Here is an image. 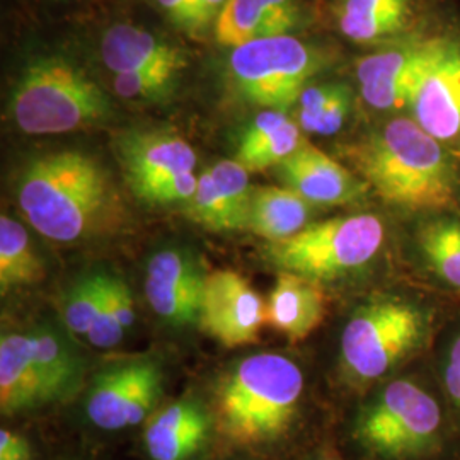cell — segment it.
<instances>
[{"instance_id": "obj_7", "label": "cell", "mask_w": 460, "mask_h": 460, "mask_svg": "<svg viewBox=\"0 0 460 460\" xmlns=\"http://www.w3.org/2000/svg\"><path fill=\"white\" fill-rule=\"evenodd\" d=\"M442 410L437 399L411 378L384 385L365 408L355 437L384 460H416L429 456L440 444Z\"/></svg>"}, {"instance_id": "obj_12", "label": "cell", "mask_w": 460, "mask_h": 460, "mask_svg": "<svg viewBox=\"0 0 460 460\" xmlns=\"http://www.w3.org/2000/svg\"><path fill=\"white\" fill-rule=\"evenodd\" d=\"M207 275L184 251L163 249L147 264L146 296L161 319L184 326L199 321Z\"/></svg>"}, {"instance_id": "obj_21", "label": "cell", "mask_w": 460, "mask_h": 460, "mask_svg": "<svg viewBox=\"0 0 460 460\" xmlns=\"http://www.w3.org/2000/svg\"><path fill=\"white\" fill-rule=\"evenodd\" d=\"M30 336L45 404L75 394L84 374L83 360L75 348L51 324L36 326Z\"/></svg>"}, {"instance_id": "obj_20", "label": "cell", "mask_w": 460, "mask_h": 460, "mask_svg": "<svg viewBox=\"0 0 460 460\" xmlns=\"http://www.w3.org/2000/svg\"><path fill=\"white\" fill-rule=\"evenodd\" d=\"M302 128L283 111H263L241 135L235 161L247 172L277 167L302 146Z\"/></svg>"}, {"instance_id": "obj_33", "label": "cell", "mask_w": 460, "mask_h": 460, "mask_svg": "<svg viewBox=\"0 0 460 460\" xmlns=\"http://www.w3.org/2000/svg\"><path fill=\"white\" fill-rule=\"evenodd\" d=\"M198 186V176L193 172H182L178 176H172L169 180L154 186L150 191L144 195V201L148 203H178V201H188L195 195Z\"/></svg>"}, {"instance_id": "obj_22", "label": "cell", "mask_w": 460, "mask_h": 460, "mask_svg": "<svg viewBox=\"0 0 460 460\" xmlns=\"http://www.w3.org/2000/svg\"><path fill=\"white\" fill-rule=\"evenodd\" d=\"M313 203L287 186L252 190L247 230L270 244L287 241L313 224Z\"/></svg>"}, {"instance_id": "obj_8", "label": "cell", "mask_w": 460, "mask_h": 460, "mask_svg": "<svg viewBox=\"0 0 460 460\" xmlns=\"http://www.w3.org/2000/svg\"><path fill=\"white\" fill-rule=\"evenodd\" d=\"M323 66L317 49L292 34L258 40L232 49L230 81L247 102L283 111L298 102Z\"/></svg>"}, {"instance_id": "obj_32", "label": "cell", "mask_w": 460, "mask_h": 460, "mask_svg": "<svg viewBox=\"0 0 460 460\" xmlns=\"http://www.w3.org/2000/svg\"><path fill=\"white\" fill-rule=\"evenodd\" d=\"M123 334H125V328L121 326V323H119V319L116 315L115 305L111 302L110 287H108L106 302H104L101 313L98 314L96 321L93 323V326H91L89 332L85 336H87L91 345L106 349V348H113V346L119 345Z\"/></svg>"}, {"instance_id": "obj_36", "label": "cell", "mask_w": 460, "mask_h": 460, "mask_svg": "<svg viewBox=\"0 0 460 460\" xmlns=\"http://www.w3.org/2000/svg\"><path fill=\"white\" fill-rule=\"evenodd\" d=\"M110 296L115 305L116 315H118L121 326L125 328V331L132 328L133 323H135V304H133L132 292L127 287V283L123 279L111 277Z\"/></svg>"}, {"instance_id": "obj_15", "label": "cell", "mask_w": 460, "mask_h": 460, "mask_svg": "<svg viewBox=\"0 0 460 460\" xmlns=\"http://www.w3.org/2000/svg\"><path fill=\"white\" fill-rule=\"evenodd\" d=\"M326 315V296L321 283L279 271L264 304V324L292 343L309 338Z\"/></svg>"}, {"instance_id": "obj_24", "label": "cell", "mask_w": 460, "mask_h": 460, "mask_svg": "<svg viewBox=\"0 0 460 460\" xmlns=\"http://www.w3.org/2000/svg\"><path fill=\"white\" fill-rule=\"evenodd\" d=\"M142 368L144 362L127 363L99 374L85 404V412L96 427L106 431L128 428L133 391Z\"/></svg>"}, {"instance_id": "obj_11", "label": "cell", "mask_w": 460, "mask_h": 460, "mask_svg": "<svg viewBox=\"0 0 460 460\" xmlns=\"http://www.w3.org/2000/svg\"><path fill=\"white\" fill-rule=\"evenodd\" d=\"M408 110L412 119L445 147L460 146L459 38L442 36Z\"/></svg>"}, {"instance_id": "obj_16", "label": "cell", "mask_w": 460, "mask_h": 460, "mask_svg": "<svg viewBox=\"0 0 460 460\" xmlns=\"http://www.w3.org/2000/svg\"><path fill=\"white\" fill-rule=\"evenodd\" d=\"M302 21L296 0H227L215 21V38L226 47L285 36Z\"/></svg>"}, {"instance_id": "obj_25", "label": "cell", "mask_w": 460, "mask_h": 460, "mask_svg": "<svg viewBox=\"0 0 460 460\" xmlns=\"http://www.w3.org/2000/svg\"><path fill=\"white\" fill-rule=\"evenodd\" d=\"M45 277V266L26 229L14 218L0 217V292L33 285Z\"/></svg>"}, {"instance_id": "obj_9", "label": "cell", "mask_w": 460, "mask_h": 460, "mask_svg": "<svg viewBox=\"0 0 460 460\" xmlns=\"http://www.w3.org/2000/svg\"><path fill=\"white\" fill-rule=\"evenodd\" d=\"M442 36H420L391 49L363 57L357 64V79L363 101L377 111L410 108L412 94Z\"/></svg>"}, {"instance_id": "obj_40", "label": "cell", "mask_w": 460, "mask_h": 460, "mask_svg": "<svg viewBox=\"0 0 460 460\" xmlns=\"http://www.w3.org/2000/svg\"><path fill=\"white\" fill-rule=\"evenodd\" d=\"M323 460H336V459H323Z\"/></svg>"}, {"instance_id": "obj_26", "label": "cell", "mask_w": 460, "mask_h": 460, "mask_svg": "<svg viewBox=\"0 0 460 460\" xmlns=\"http://www.w3.org/2000/svg\"><path fill=\"white\" fill-rule=\"evenodd\" d=\"M418 249L429 270L460 292V220L438 217L418 230Z\"/></svg>"}, {"instance_id": "obj_37", "label": "cell", "mask_w": 460, "mask_h": 460, "mask_svg": "<svg viewBox=\"0 0 460 460\" xmlns=\"http://www.w3.org/2000/svg\"><path fill=\"white\" fill-rule=\"evenodd\" d=\"M0 460H31V447L28 440L14 431L0 429Z\"/></svg>"}, {"instance_id": "obj_6", "label": "cell", "mask_w": 460, "mask_h": 460, "mask_svg": "<svg viewBox=\"0 0 460 460\" xmlns=\"http://www.w3.org/2000/svg\"><path fill=\"white\" fill-rule=\"evenodd\" d=\"M385 229L374 214L343 215L313 222L294 237L268 246L279 271L313 281H331L358 271L377 258Z\"/></svg>"}, {"instance_id": "obj_1", "label": "cell", "mask_w": 460, "mask_h": 460, "mask_svg": "<svg viewBox=\"0 0 460 460\" xmlns=\"http://www.w3.org/2000/svg\"><path fill=\"white\" fill-rule=\"evenodd\" d=\"M26 220L55 243H79L116 227L121 201L110 172L79 150L36 157L19 176Z\"/></svg>"}, {"instance_id": "obj_4", "label": "cell", "mask_w": 460, "mask_h": 460, "mask_svg": "<svg viewBox=\"0 0 460 460\" xmlns=\"http://www.w3.org/2000/svg\"><path fill=\"white\" fill-rule=\"evenodd\" d=\"M111 111L110 98L62 57H40L21 74L11 99L17 127L30 135H58L93 127Z\"/></svg>"}, {"instance_id": "obj_38", "label": "cell", "mask_w": 460, "mask_h": 460, "mask_svg": "<svg viewBox=\"0 0 460 460\" xmlns=\"http://www.w3.org/2000/svg\"><path fill=\"white\" fill-rule=\"evenodd\" d=\"M227 0H193L191 31H203L212 21H217Z\"/></svg>"}, {"instance_id": "obj_10", "label": "cell", "mask_w": 460, "mask_h": 460, "mask_svg": "<svg viewBox=\"0 0 460 460\" xmlns=\"http://www.w3.org/2000/svg\"><path fill=\"white\" fill-rule=\"evenodd\" d=\"M199 323L227 348L252 345L264 326L263 298L241 273L215 270L205 279Z\"/></svg>"}, {"instance_id": "obj_29", "label": "cell", "mask_w": 460, "mask_h": 460, "mask_svg": "<svg viewBox=\"0 0 460 460\" xmlns=\"http://www.w3.org/2000/svg\"><path fill=\"white\" fill-rule=\"evenodd\" d=\"M186 203H188L186 212L190 215V218L199 226L210 230H218V232L235 230L229 210L215 186L210 169L203 171L198 176L197 191Z\"/></svg>"}, {"instance_id": "obj_27", "label": "cell", "mask_w": 460, "mask_h": 460, "mask_svg": "<svg viewBox=\"0 0 460 460\" xmlns=\"http://www.w3.org/2000/svg\"><path fill=\"white\" fill-rule=\"evenodd\" d=\"M110 279L104 273H94L81 279L66 298L64 319L66 328L75 334H87L93 323L101 313L106 296Z\"/></svg>"}, {"instance_id": "obj_28", "label": "cell", "mask_w": 460, "mask_h": 460, "mask_svg": "<svg viewBox=\"0 0 460 460\" xmlns=\"http://www.w3.org/2000/svg\"><path fill=\"white\" fill-rule=\"evenodd\" d=\"M215 186L229 210L234 229H247L252 188L246 167L235 159H226L210 167Z\"/></svg>"}, {"instance_id": "obj_39", "label": "cell", "mask_w": 460, "mask_h": 460, "mask_svg": "<svg viewBox=\"0 0 460 460\" xmlns=\"http://www.w3.org/2000/svg\"><path fill=\"white\" fill-rule=\"evenodd\" d=\"M157 4L178 28L191 31L193 0H157Z\"/></svg>"}, {"instance_id": "obj_34", "label": "cell", "mask_w": 460, "mask_h": 460, "mask_svg": "<svg viewBox=\"0 0 460 460\" xmlns=\"http://www.w3.org/2000/svg\"><path fill=\"white\" fill-rule=\"evenodd\" d=\"M351 110V89L345 84H338L334 96L329 101L328 108L317 125V135H334L345 125L346 116Z\"/></svg>"}, {"instance_id": "obj_35", "label": "cell", "mask_w": 460, "mask_h": 460, "mask_svg": "<svg viewBox=\"0 0 460 460\" xmlns=\"http://www.w3.org/2000/svg\"><path fill=\"white\" fill-rule=\"evenodd\" d=\"M442 380L447 394L460 414V332L447 348L442 362Z\"/></svg>"}, {"instance_id": "obj_2", "label": "cell", "mask_w": 460, "mask_h": 460, "mask_svg": "<svg viewBox=\"0 0 460 460\" xmlns=\"http://www.w3.org/2000/svg\"><path fill=\"white\" fill-rule=\"evenodd\" d=\"M349 161L387 205L406 212H442L459 195L452 152L411 116H397L348 148Z\"/></svg>"}, {"instance_id": "obj_13", "label": "cell", "mask_w": 460, "mask_h": 460, "mask_svg": "<svg viewBox=\"0 0 460 460\" xmlns=\"http://www.w3.org/2000/svg\"><path fill=\"white\" fill-rule=\"evenodd\" d=\"M118 157L127 181L140 199L154 186L182 172H193L197 165L193 147L180 135L165 130L127 133L118 144Z\"/></svg>"}, {"instance_id": "obj_30", "label": "cell", "mask_w": 460, "mask_h": 460, "mask_svg": "<svg viewBox=\"0 0 460 460\" xmlns=\"http://www.w3.org/2000/svg\"><path fill=\"white\" fill-rule=\"evenodd\" d=\"M176 72L169 70H140L115 74L113 87L119 98L132 101H157L164 98L176 81Z\"/></svg>"}, {"instance_id": "obj_5", "label": "cell", "mask_w": 460, "mask_h": 460, "mask_svg": "<svg viewBox=\"0 0 460 460\" xmlns=\"http://www.w3.org/2000/svg\"><path fill=\"white\" fill-rule=\"evenodd\" d=\"M431 319L428 307L406 296H378L365 304L341 332L346 374L360 382L385 377L427 343Z\"/></svg>"}, {"instance_id": "obj_3", "label": "cell", "mask_w": 460, "mask_h": 460, "mask_svg": "<svg viewBox=\"0 0 460 460\" xmlns=\"http://www.w3.org/2000/svg\"><path fill=\"white\" fill-rule=\"evenodd\" d=\"M304 394V376L279 353H260L235 365L217 393V423L237 445L279 438L294 421Z\"/></svg>"}, {"instance_id": "obj_19", "label": "cell", "mask_w": 460, "mask_h": 460, "mask_svg": "<svg viewBox=\"0 0 460 460\" xmlns=\"http://www.w3.org/2000/svg\"><path fill=\"white\" fill-rule=\"evenodd\" d=\"M45 404L30 334L5 332L0 340V410L28 411Z\"/></svg>"}, {"instance_id": "obj_18", "label": "cell", "mask_w": 460, "mask_h": 460, "mask_svg": "<svg viewBox=\"0 0 460 460\" xmlns=\"http://www.w3.org/2000/svg\"><path fill=\"white\" fill-rule=\"evenodd\" d=\"M101 57L115 74L140 70L181 72L186 57L181 49L132 24H115L102 36Z\"/></svg>"}, {"instance_id": "obj_23", "label": "cell", "mask_w": 460, "mask_h": 460, "mask_svg": "<svg viewBox=\"0 0 460 460\" xmlns=\"http://www.w3.org/2000/svg\"><path fill=\"white\" fill-rule=\"evenodd\" d=\"M411 14L412 0H343L338 28L351 41L374 43L401 33Z\"/></svg>"}, {"instance_id": "obj_14", "label": "cell", "mask_w": 460, "mask_h": 460, "mask_svg": "<svg viewBox=\"0 0 460 460\" xmlns=\"http://www.w3.org/2000/svg\"><path fill=\"white\" fill-rule=\"evenodd\" d=\"M287 188L296 191L313 205L338 207L362 199L368 190L345 165L309 142L277 165Z\"/></svg>"}, {"instance_id": "obj_31", "label": "cell", "mask_w": 460, "mask_h": 460, "mask_svg": "<svg viewBox=\"0 0 460 460\" xmlns=\"http://www.w3.org/2000/svg\"><path fill=\"white\" fill-rule=\"evenodd\" d=\"M338 84L309 85L298 99V127L307 133H315L321 118L328 108L329 101L334 96Z\"/></svg>"}, {"instance_id": "obj_17", "label": "cell", "mask_w": 460, "mask_h": 460, "mask_svg": "<svg viewBox=\"0 0 460 460\" xmlns=\"http://www.w3.org/2000/svg\"><path fill=\"white\" fill-rule=\"evenodd\" d=\"M210 418L205 408L182 399L157 412L146 429V447L152 460H190L208 440Z\"/></svg>"}]
</instances>
